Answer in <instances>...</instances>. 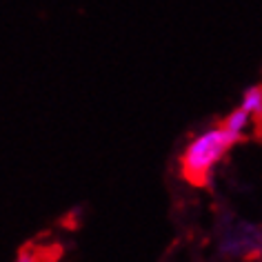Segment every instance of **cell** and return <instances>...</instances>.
I'll use <instances>...</instances> for the list:
<instances>
[{
	"mask_svg": "<svg viewBox=\"0 0 262 262\" xmlns=\"http://www.w3.org/2000/svg\"><path fill=\"white\" fill-rule=\"evenodd\" d=\"M240 140L238 134L229 131L225 124L207 129L198 138H193L180 156V173L189 185L207 187L215 165L225 158L227 151Z\"/></svg>",
	"mask_w": 262,
	"mask_h": 262,
	"instance_id": "1",
	"label": "cell"
},
{
	"mask_svg": "<svg viewBox=\"0 0 262 262\" xmlns=\"http://www.w3.org/2000/svg\"><path fill=\"white\" fill-rule=\"evenodd\" d=\"M242 109H247L251 116L260 118L262 116V84H255V87H249L242 96Z\"/></svg>",
	"mask_w": 262,
	"mask_h": 262,
	"instance_id": "2",
	"label": "cell"
},
{
	"mask_svg": "<svg viewBox=\"0 0 262 262\" xmlns=\"http://www.w3.org/2000/svg\"><path fill=\"white\" fill-rule=\"evenodd\" d=\"M249 120H251V114H249L247 109H235V111H231L227 118H225V127L229 129V131H233V134H238V136H242V131L247 129V124H249Z\"/></svg>",
	"mask_w": 262,
	"mask_h": 262,
	"instance_id": "3",
	"label": "cell"
}]
</instances>
